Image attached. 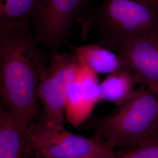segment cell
<instances>
[{
  "label": "cell",
  "mask_w": 158,
  "mask_h": 158,
  "mask_svg": "<svg viewBox=\"0 0 158 158\" xmlns=\"http://www.w3.org/2000/svg\"><path fill=\"white\" fill-rule=\"evenodd\" d=\"M29 28L0 30L2 106L25 132L38 113V87L47 64Z\"/></svg>",
  "instance_id": "cell-1"
},
{
  "label": "cell",
  "mask_w": 158,
  "mask_h": 158,
  "mask_svg": "<svg viewBox=\"0 0 158 158\" xmlns=\"http://www.w3.org/2000/svg\"><path fill=\"white\" fill-rule=\"evenodd\" d=\"M96 44L117 52L125 44L158 31V15L152 6L139 0H103L83 19Z\"/></svg>",
  "instance_id": "cell-2"
},
{
  "label": "cell",
  "mask_w": 158,
  "mask_h": 158,
  "mask_svg": "<svg viewBox=\"0 0 158 158\" xmlns=\"http://www.w3.org/2000/svg\"><path fill=\"white\" fill-rule=\"evenodd\" d=\"M93 125L97 136L110 148H134L157 132L158 97L141 85L115 113L94 119Z\"/></svg>",
  "instance_id": "cell-3"
},
{
  "label": "cell",
  "mask_w": 158,
  "mask_h": 158,
  "mask_svg": "<svg viewBox=\"0 0 158 158\" xmlns=\"http://www.w3.org/2000/svg\"><path fill=\"white\" fill-rule=\"evenodd\" d=\"M24 152L35 158H70L115 154L97 136L87 138L44 121H33L25 131Z\"/></svg>",
  "instance_id": "cell-4"
},
{
  "label": "cell",
  "mask_w": 158,
  "mask_h": 158,
  "mask_svg": "<svg viewBox=\"0 0 158 158\" xmlns=\"http://www.w3.org/2000/svg\"><path fill=\"white\" fill-rule=\"evenodd\" d=\"M93 0H38L30 23L38 45L56 51L66 40L74 23Z\"/></svg>",
  "instance_id": "cell-5"
},
{
  "label": "cell",
  "mask_w": 158,
  "mask_h": 158,
  "mask_svg": "<svg viewBox=\"0 0 158 158\" xmlns=\"http://www.w3.org/2000/svg\"><path fill=\"white\" fill-rule=\"evenodd\" d=\"M80 63L74 54H54L40 80L38 97L43 107V119L58 128H64V107L68 91Z\"/></svg>",
  "instance_id": "cell-6"
},
{
  "label": "cell",
  "mask_w": 158,
  "mask_h": 158,
  "mask_svg": "<svg viewBox=\"0 0 158 158\" xmlns=\"http://www.w3.org/2000/svg\"><path fill=\"white\" fill-rule=\"evenodd\" d=\"M116 53L124 60L136 84L158 98V31L130 40Z\"/></svg>",
  "instance_id": "cell-7"
},
{
  "label": "cell",
  "mask_w": 158,
  "mask_h": 158,
  "mask_svg": "<svg viewBox=\"0 0 158 158\" xmlns=\"http://www.w3.org/2000/svg\"><path fill=\"white\" fill-rule=\"evenodd\" d=\"M99 85L98 74L80 64L68 91L64 107L65 119L72 126L79 127L90 117L100 100Z\"/></svg>",
  "instance_id": "cell-8"
},
{
  "label": "cell",
  "mask_w": 158,
  "mask_h": 158,
  "mask_svg": "<svg viewBox=\"0 0 158 158\" xmlns=\"http://www.w3.org/2000/svg\"><path fill=\"white\" fill-rule=\"evenodd\" d=\"M73 51L80 64L98 74H110L130 70L124 60L118 54L98 44L74 47Z\"/></svg>",
  "instance_id": "cell-9"
},
{
  "label": "cell",
  "mask_w": 158,
  "mask_h": 158,
  "mask_svg": "<svg viewBox=\"0 0 158 158\" xmlns=\"http://www.w3.org/2000/svg\"><path fill=\"white\" fill-rule=\"evenodd\" d=\"M25 131L17 119L2 106L0 113V158H21Z\"/></svg>",
  "instance_id": "cell-10"
},
{
  "label": "cell",
  "mask_w": 158,
  "mask_h": 158,
  "mask_svg": "<svg viewBox=\"0 0 158 158\" xmlns=\"http://www.w3.org/2000/svg\"><path fill=\"white\" fill-rule=\"evenodd\" d=\"M136 84L135 79L130 70L108 74L99 85L100 99L114 103L119 107L133 95Z\"/></svg>",
  "instance_id": "cell-11"
},
{
  "label": "cell",
  "mask_w": 158,
  "mask_h": 158,
  "mask_svg": "<svg viewBox=\"0 0 158 158\" xmlns=\"http://www.w3.org/2000/svg\"><path fill=\"white\" fill-rule=\"evenodd\" d=\"M38 0H0V30L29 27Z\"/></svg>",
  "instance_id": "cell-12"
},
{
  "label": "cell",
  "mask_w": 158,
  "mask_h": 158,
  "mask_svg": "<svg viewBox=\"0 0 158 158\" xmlns=\"http://www.w3.org/2000/svg\"><path fill=\"white\" fill-rule=\"evenodd\" d=\"M118 158H158V139L152 138L128 149Z\"/></svg>",
  "instance_id": "cell-13"
},
{
  "label": "cell",
  "mask_w": 158,
  "mask_h": 158,
  "mask_svg": "<svg viewBox=\"0 0 158 158\" xmlns=\"http://www.w3.org/2000/svg\"><path fill=\"white\" fill-rule=\"evenodd\" d=\"M118 158L115 154L113 155H84L79 156L73 158Z\"/></svg>",
  "instance_id": "cell-14"
},
{
  "label": "cell",
  "mask_w": 158,
  "mask_h": 158,
  "mask_svg": "<svg viewBox=\"0 0 158 158\" xmlns=\"http://www.w3.org/2000/svg\"><path fill=\"white\" fill-rule=\"evenodd\" d=\"M151 5L158 15V0H151Z\"/></svg>",
  "instance_id": "cell-15"
},
{
  "label": "cell",
  "mask_w": 158,
  "mask_h": 158,
  "mask_svg": "<svg viewBox=\"0 0 158 158\" xmlns=\"http://www.w3.org/2000/svg\"><path fill=\"white\" fill-rule=\"evenodd\" d=\"M139 1H141L144 2H146L147 4H149L151 5V0H139Z\"/></svg>",
  "instance_id": "cell-16"
},
{
  "label": "cell",
  "mask_w": 158,
  "mask_h": 158,
  "mask_svg": "<svg viewBox=\"0 0 158 158\" xmlns=\"http://www.w3.org/2000/svg\"><path fill=\"white\" fill-rule=\"evenodd\" d=\"M153 138H157V139H158V130L157 132H156V135L153 137Z\"/></svg>",
  "instance_id": "cell-17"
}]
</instances>
